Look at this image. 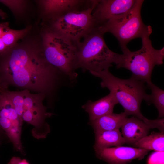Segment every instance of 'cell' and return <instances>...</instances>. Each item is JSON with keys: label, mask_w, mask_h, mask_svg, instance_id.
<instances>
[{"label": "cell", "mask_w": 164, "mask_h": 164, "mask_svg": "<svg viewBox=\"0 0 164 164\" xmlns=\"http://www.w3.org/2000/svg\"><path fill=\"white\" fill-rule=\"evenodd\" d=\"M149 151L123 146L104 148L95 151L97 156L109 164H128L135 159L141 160Z\"/></svg>", "instance_id": "cell-11"}, {"label": "cell", "mask_w": 164, "mask_h": 164, "mask_svg": "<svg viewBox=\"0 0 164 164\" xmlns=\"http://www.w3.org/2000/svg\"><path fill=\"white\" fill-rule=\"evenodd\" d=\"M27 2L25 0H0V2L7 7L16 15H20L23 12L26 6Z\"/></svg>", "instance_id": "cell-21"}, {"label": "cell", "mask_w": 164, "mask_h": 164, "mask_svg": "<svg viewBox=\"0 0 164 164\" xmlns=\"http://www.w3.org/2000/svg\"><path fill=\"white\" fill-rule=\"evenodd\" d=\"M6 13L0 9V17L2 19H5L7 17Z\"/></svg>", "instance_id": "cell-28"}, {"label": "cell", "mask_w": 164, "mask_h": 164, "mask_svg": "<svg viewBox=\"0 0 164 164\" xmlns=\"http://www.w3.org/2000/svg\"><path fill=\"white\" fill-rule=\"evenodd\" d=\"M6 93L16 112L22 118L24 104V90L20 91H10L8 89Z\"/></svg>", "instance_id": "cell-20"}, {"label": "cell", "mask_w": 164, "mask_h": 164, "mask_svg": "<svg viewBox=\"0 0 164 164\" xmlns=\"http://www.w3.org/2000/svg\"><path fill=\"white\" fill-rule=\"evenodd\" d=\"M118 103L111 93L94 101L90 100L82 106L89 116V121H93L103 116L113 112L115 105Z\"/></svg>", "instance_id": "cell-14"}, {"label": "cell", "mask_w": 164, "mask_h": 164, "mask_svg": "<svg viewBox=\"0 0 164 164\" xmlns=\"http://www.w3.org/2000/svg\"><path fill=\"white\" fill-rule=\"evenodd\" d=\"M151 28L142 36V46L139 50L132 51L127 47L121 48L122 54L119 55L115 64L117 68H124L132 73L131 77L146 83L152 82V73L154 67L163 63L164 48L157 50L152 46L149 39Z\"/></svg>", "instance_id": "cell-3"}, {"label": "cell", "mask_w": 164, "mask_h": 164, "mask_svg": "<svg viewBox=\"0 0 164 164\" xmlns=\"http://www.w3.org/2000/svg\"><path fill=\"white\" fill-rule=\"evenodd\" d=\"M42 14L50 21L68 12L90 6L92 0H43L39 1Z\"/></svg>", "instance_id": "cell-12"}, {"label": "cell", "mask_w": 164, "mask_h": 164, "mask_svg": "<svg viewBox=\"0 0 164 164\" xmlns=\"http://www.w3.org/2000/svg\"><path fill=\"white\" fill-rule=\"evenodd\" d=\"M7 90L2 94L0 101V128L7 136L15 149L24 154L21 141L23 121L16 112L8 97Z\"/></svg>", "instance_id": "cell-9"}, {"label": "cell", "mask_w": 164, "mask_h": 164, "mask_svg": "<svg viewBox=\"0 0 164 164\" xmlns=\"http://www.w3.org/2000/svg\"><path fill=\"white\" fill-rule=\"evenodd\" d=\"M8 85L0 77V101L2 94L5 91L8 89ZM3 133V132L0 128V134L2 135Z\"/></svg>", "instance_id": "cell-25"}, {"label": "cell", "mask_w": 164, "mask_h": 164, "mask_svg": "<svg viewBox=\"0 0 164 164\" xmlns=\"http://www.w3.org/2000/svg\"><path fill=\"white\" fill-rule=\"evenodd\" d=\"M127 116L124 112L119 114L113 112L89 121V124L93 127L94 132L119 129Z\"/></svg>", "instance_id": "cell-15"}, {"label": "cell", "mask_w": 164, "mask_h": 164, "mask_svg": "<svg viewBox=\"0 0 164 164\" xmlns=\"http://www.w3.org/2000/svg\"><path fill=\"white\" fill-rule=\"evenodd\" d=\"M94 132L95 140L94 148L95 151L105 148L122 146L125 143L119 129Z\"/></svg>", "instance_id": "cell-16"}, {"label": "cell", "mask_w": 164, "mask_h": 164, "mask_svg": "<svg viewBox=\"0 0 164 164\" xmlns=\"http://www.w3.org/2000/svg\"><path fill=\"white\" fill-rule=\"evenodd\" d=\"M23 90L24 99L22 118L23 121L33 126L32 133L35 138H45L50 132L49 126L45 120L52 114L47 111L43 104L46 96L43 94H33L28 90Z\"/></svg>", "instance_id": "cell-8"}, {"label": "cell", "mask_w": 164, "mask_h": 164, "mask_svg": "<svg viewBox=\"0 0 164 164\" xmlns=\"http://www.w3.org/2000/svg\"><path fill=\"white\" fill-rule=\"evenodd\" d=\"M147 85L151 91L148 104L154 105L158 111V118H162L164 116V91L152 82Z\"/></svg>", "instance_id": "cell-18"}, {"label": "cell", "mask_w": 164, "mask_h": 164, "mask_svg": "<svg viewBox=\"0 0 164 164\" xmlns=\"http://www.w3.org/2000/svg\"><path fill=\"white\" fill-rule=\"evenodd\" d=\"M121 128L125 143L132 145L148 135L150 129L142 121L134 116L127 118Z\"/></svg>", "instance_id": "cell-13"}, {"label": "cell", "mask_w": 164, "mask_h": 164, "mask_svg": "<svg viewBox=\"0 0 164 164\" xmlns=\"http://www.w3.org/2000/svg\"><path fill=\"white\" fill-rule=\"evenodd\" d=\"M31 29L29 26L20 30H14L9 28L4 32L1 38L8 49L27 35Z\"/></svg>", "instance_id": "cell-19"}, {"label": "cell", "mask_w": 164, "mask_h": 164, "mask_svg": "<svg viewBox=\"0 0 164 164\" xmlns=\"http://www.w3.org/2000/svg\"><path fill=\"white\" fill-rule=\"evenodd\" d=\"M135 1L97 0L92 12L95 28L98 27L114 17L128 12L132 8Z\"/></svg>", "instance_id": "cell-10"}, {"label": "cell", "mask_w": 164, "mask_h": 164, "mask_svg": "<svg viewBox=\"0 0 164 164\" xmlns=\"http://www.w3.org/2000/svg\"><path fill=\"white\" fill-rule=\"evenodd\" d=\"M148 125L150 128H157L160 132L164 133V119L163 118L151 120L145 118L143 121Z\"/></svg>", "instance_id": "cell-22"}, {"label": "cell", "mask_w": 164, "mask_h": 164, "mask_svg": "<svg viewBox=\"0 0 164 164\" xmlns=\"http://www.w3.org/2000/svg\"><path fill=\"white\" fill-rule=\"evenodd\" d=\"M164 152L155 151L149 156L148 164H164Z\"/></svg>", "instance_id": "cell-23"}, {"label": "cell", "mask_w": 164, "mask_h": 164, "mask_svg": "<svg viewBox=\"0 0 164 164\" xmlns=\"http://www.w3.org/2000/svg\"><path fill=\"white\" fill-rule=\"evenodd\" d=\"M1 135L0 134V138H1Z\"/></svg>", "instance_id": "cell-29"}, {"label": "cell", "mask_w": 164, "mask_h": 164, "mask_svg": "<svg viewBox=\"0 0 164 164\" xmlns=\"http://www.w3.org/2000/svg\"><path fill=\"white\" fill-rule=\"evenodd\" d=\"M97 0L85 9L71 11L49 21L48 27L77 45L95 28L92 16Z\"/></svg>", "instance_id": "cell-7"}, {"label": "cell", "mask_w": 164, "mask_h": 164, "mask_svg": "<svg viewBox=\"0 0 164 164\" xmlns=\"http://www.w3.org/2000/svg\"><path fill=\"white\" fill-rule=\"evenodd\" d=\"M144 0H136L132 8L128 12L114 17L96 28L103 34L108 32L118 40L121 48L127 47L131 40L141 38L151 27L143 23L141 9Z\"/></svg>", "instance_id": "cell-6"}, {"label": "cell", "mask_w": 164, "mask_h": 164, "mask_svg": "<svg viewBox=\"0 0 164 164\" xmlns=\"http://www.w3.org/2000/svg\"><path fill=\"white\" fill-rule=\"evenodd\" d=\"M59 72L45 59L41 41L24 40L0 54V77L8 86L48 96L55 89Z\"/></svg>", "instance_id": "cell-1"}, {"label": "cell", "mask_w": 164, "mask_h": 164, "mask_svg": "<svg viewBox=\"0 0 164 164\" xmlns=\"http://www.w3.org/2000/svg\"><path fill=\"white\" fill-rule=\"evenodd\" d=\"M8 49L0 38V54L5 51Z\"/></svg>", "instance_id": "cell-27"}, {"label": "cell", "mask_w": 164, "mask_h": 164, "mask_svg": "<svg viewBox=\"0 0 164 164\" xmlns=\"http://www.w3.org/2000/svg\"><path fill=\"white\" fill-rule=\"evenodd\" d=\"M9 28L8 22H3L0 23V38H1L4 32Z\"/></svg>", "instance_id": "cell-26"}, {"label": "cell", "mask_w": 164, "mask_h": 164, "mask_svg": "<svg viewBox=\"0 0 164 164\" xmlns=\"http://www.w3.org/2000/svg\"><path fill=\"white\" fill-rule=\"evenodd\" d=\"M104 34L94 28L76 46L75 69L98 72L106 70L116 62L119 54L111 50L104 41Z\"/></svg>", "instance_id": "cell-4"}, {"label": "cell", "mask_w": 164, "mask_h": 164, "mask_svg": "<svg viewBox=\"0 0 164 164\" xmlns=\"http://www.w3.org/2000/svg\"><path fill=\"white\" fill-rule=\"evenodd\" d=\"M8 164H30V163L26 159H22L20 157L14 156L11 159Z\"/></svg>", "instance_id": "cell-24"}, {"label": "cell", "mask_w": 164, "mask_h": 164, "mask_svg": "<svg viewBox=\"0 0 164 164\" xmlns=\"http://www.w3.org/2000/svg\"><path fill=\"white\" fill-rule=\"evenodd\" d=\"M41 40L46 61L71 80L75 79L74 59L76 45L47 26L42 32Z\"/></svg>", "instance_id": "cell-5"}, {"label": "cell", "mask_w": 164, "mask_h": 164, "mask_svg": "<svg viewBox=\"0 0 164 164\" xmlns=\"http://www.w3.org/2000/svg\"><path fill=\"white\" fill-rule=\"evenodd\" d=\"M133 146L149 151L164 152V133L153 132L144 137Z\"/></svg>", "instance_id": "cell-17"}, {"label": "cell", "mask_w": 164, "mask_h": 164, "mask_svg": "<svg viewBox=\"0 0 164 164\" xmlns=\"http://www.w3.org/2000/svg\"><path fill=\"white\" fill-rule=\"evenodd\" d=\"M90 73L101 79V87L107 88L114 95L127 116L132 115L144 120L145 117L141 112V103L143 100L148 103L149 98L144 82L131 77L126 79L118 78L112 74L109 69Z\"/></svg>", "instance_id": "cell-2"}]
</instances>
